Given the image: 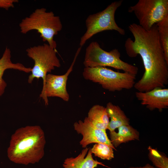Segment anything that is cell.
Masks as SVG:
<instances>
[{
    "label": "cell",
    "mask_w": 168,
    "mask_h": 168,
    "mask_svg": "<svg viewBox=\"0 0 168 168\" xmlns=\"http://www.w3.org/2000/svg\"><path fill=\"white\" fill-rule=\"evenodd\" d=\"M21 32L26 34L31 30H36L40 34L44 42L56 49L57 44L54 40V35L62 29L63 26L59 16L46 9H36L28 16L23 19L19 24Z\"/></svg>",
    "instance_id": "3957f363"
},
{
    "label": "cell",
    "mask_w": 168,
    "mask_h": 168,
    "mask_svg": "<svg viewBox=\"0 0 168 168\" xmlns=\"http://www.w3.org/2000/svg\"><path fill=\"white\" fill-rule=\"evenodd\" d=\"M135 95L142 105L151 110L157 109L161 111L168 107L167 88H156L147 92L137 91Z\"/></svg>",
    "instance_id": "8fae6325"
},
{
    "label": "cell",
    "mask_w": 168,
    "mask_h": 168,
    "mask_svg": "<svg viewBox=\"0 0 168 168\" xmlns=\"http://www.w3.org/2000/svg\"><path fill=\"white\" fill-rule=\"evenodd\" d=\"M128 29L134 38L126 40V53L130 57L139 54L145 71L134 87L138 91L145 92L156 88H164L168 83V63L165 59L156 24L146 30L139 24H130Z\"/></svg>",
    "instance_id": "6da1fadb"
},
{
    "label": "cell",
    "mask_w": 168,
    "mask_h": 168,
    "mask_svg": "<svg viewBox=\"0 0 168 168\" xmlns=\"http://www.w3.org/2000/svg\"><path fill=\"white\" fill-rule=\"evenodd\" d=\"M156 24L165 59L168 63V16Z\"/></svg>",
    "instance_id": "e0dca14e"
},
{
    "label": "cell",
    "mask_w": 168,
    "mask_h": 168,
    "mask_svg": "<svg viewBox=\"0 0 168 168\" xmlns=\"http://www.w3.org/2000/svg\"><path fill=\"white\" fill-rule=\"evenodd\" d=\"M11 51L7 47L0 59V97L4 93L7 84L2 78L5 71L7 69H14L26 73L31 72V68L25 67L20 63H13L11 60Z\"/></svg>",
    "instance_id": "4fadbf2b"
},
{
    "label": "cell",
    "mask_w": 168,
    "mask_h": 168,
    "mask_svg": "<svg viewBox=\"0 0 168 168\" xmlns=\"http://www.w3.org/2000/svg\"><path fill=\"white\" fill-rule=\"evenodd\" d=\"M89 122L95 128L106 130L109 123L110 117L105 107L99 105L92 106L86 117Z\"/></svg>",
    "instance_id": "9a60e30c"
},
{
    "label": "cell",
    "mask_w": 168,
    "mask_h": 168,
    "mask_svg": "<svg viewBox=\"0 0 168 168\" xmlns=\"http://www.w3.org/2000/svg\"><path fill=\"white\" fill-rule=\"evenodd\" d=\"M128 10L134 14L139 25L148 30L168 16V0H139Z\"/></svg>",
    "instance_id": "ba28073f"
},
{
    "label": "cell",
    "mask_w": 168,
    "mask_h": 168,
    "mask_svg": "<svg viewBox=\"0 0 168 168\" xmlns=\"http://www.w3.org/2000/svg\"><path fill=\"white\" fill-rule=\"evenodd\" d=\"M74 130L78 134L82 136L80 142L82 147L92 143H101L109 145L115 150L108 138L106 130L97 129L90 124L86 117L83 121L81 120L75 122L73 124Z\"/></svg>",
    "instance_id": "30bf717a"
},
{
    "label": "cell",
    "mask_w": 168,
    "mask_h": 168,
    "mask_svg": "<svg viewBox=\"0 0 168 168\" xmlns=\"http://www.w3.org/2000/svg\"><path fill=\"white\" fill-rule=\"evenodd\" d=\"M80 47L75 54L73 60L67 72L64 74L58 75L48 74L46 77L44 85L40 97L42 98L45 104H49L48 97H59L65 101L68 102L69 100V95L67 90V83L68 76L73 70L76 60L81 49Z\"/></svg>",
    "instance_id": "9c48e42d"
},
{
    "label": "cell",
    "mask_w": 168,
    "mask_h": 168,
    "mask_svg": "<svg viewBox=\"0 0 168 168\" xmlns=\"http://www.w3.org/2000/svg\"><path fill=\"white\" fill-rule=\"evenodd\" d=\"M105 107L110 119L107 128L110 132L114 131L121 126L129 124V119L119 106L109 102Z\"/></svg>",
    "instance_id": "2e32d148"
},
{
    "label": "cell",
    "mask_w": 168,
    "mask_h": 168,
    "mask_svg": "<svg viewBox=\"0 0 168 168\" xmlns=\"http://www.w3.org/2000/svg\"><path fill=\"white\" fill-rule=\"evenodd\" d=\"M98 165L107 167L94 160L91 148L86 147L76 157L66 159L63 165L64 168H95Z\"/></svg>",
    "instance_id": "7c38bea8"
},
{
    "label": "cell",
    "mask_w": 168,
    "mask_h": 168,
    "mask_svg": "<svg viewBox=\"0 0 168 168\" xmlns=\"http://www.w3.org/2000/svg\"><path fill=\"white\" fill-rule=\"evenodd\" d=\"M46 141L39 126H27L17 129L12 135L7 155L16 164L27 165L38 162L44 155Z\"/></svg>",
    "instance_id": "7a4b0ae2"
},
{
    "label": "cell",
    "mask_w": 168,
    "mask_h": 168,
    "mask_svg": "<svg viewBox=\"0 0 168 168\" xmlns=\"http://www.w3.org/2000/svg\"><path fill=\"white\" fill-rule=\"evenodd\" d=\"M123 2V0L114 2L102 11L87 17L85 21L86 30L81 38L80 47H82L94 35L104 31L114 30L121 35L125 34V30L118 26L115 19V12Z\"/></svg>",
    "instance_id": "8992f818"
},
{
    "label": "cell",
    "mask_w": 168,
    "mask_h": 168,
    "mask_svg": "<svg viewBox=\"0 0 168 168\" xmlns=\"http://www.w3.org/2000/svg\"><path fill=\"white\" fill-rule=\"evenodd\" d=\"M129 168H155L153 167V166H151L149 164H147L145 166H144L142 167H130Z\"/></svg>",
    "instance_id": "44dd1931"
},
{
    "label": "cell",
    "mask_w": 168,
    "mask_h": 168,
    "mask_svg": "<svg viewBox=\"0 0 168 168\" xmlns=\"http://www.w3.org/2000/svg\"><path fill=\"white\" fill-rule=\"evenodd\" d=\"M17 0H0V8L8 9L14 7V4L18 2Z\"/></svg>",
    "instance_id": "ffe728a7"
},
{
    "label": "cell",
    "mask_w": 168,
    "mask_h": 168,
    "mask_svg": "<svg viewBox=\"0 0 168 168\" xmlns=\"http://www.w3.org/2000/svg\"><path fill=\"white\" fill-rule=\"evenodd\" d=\"M118 128L117 133L115 131L110 132V140L114 148L122 143L133 140H139V132L130 124L123 125Z\"/></svg>",
    "instance_id": "5bb4252c"
},
{
    "label": "cell",
    "mask_w": 168,
    "mask_h": 168,
    "mask_svg": "<svg viewBox=\"0 0 168 168\" xmlns=\"http://www.w3.org/2000/svg\"><path fill=\"white\" fill-rule=\"evenodd\" d=\"M114 148L104 143H96L91 148L92 153L103 160H110L114 158Z\"/></svg>",
    "instance_id": "ac0fdd59"
},
{
    "label": "cell",
    "mask_w": 168,
    "mask_h": 168,
    "mask_svg": "<svg viewBox=\"0 0 168 168\" xmlns=\"http://www.w3.org/2000/svg\"><path fill=\"white\" fill-rule=\"evenodd\" d=\"M84 78L100 85L110 91L130 89L134 87L136 76L127 72H120L105 67H85Z\"/></svg>",
    "instance_id": "277c9868"
},
{
    "label": "cell",
    "mask_w": 168,
    "mask_h": 168,
    "mask_svg": "<svg viewBox=\"0 0 168 168\" xmlns=\"http://www.w3.org/2000/svg\"><path fill=\"white\" fill-rule=\"evenodd\" d=\"M26 52L28 56L34 62L31 74L28 77V83H31L35 78H41L44 86L47 73L51 72L55 68L61 66L60 60L56 55V49L48 44H44L29 48L26 49Z\"/></svg>",
    "instance_id": "52a82bcc"
},
{
    "label": "cell",
    "mask_w": 168,
    "mask_h": 168,
    "mask_svg": "<svg viewBox=\"0 0 168 168\" xmlns=\"http://www.w3.org/2000/svg\"><path fill=\"white\" fill-rule=\"evenodd\" d=\"M148 149L149 159L157 168H168V159L164 154L150 146Z\"/></svg>",
    "instance_id": "d6986e66"
},
{
    "label": "cell",
    "mask_w": 168,
    "mask_h": 168,
    "mask_svg": "<svg viewBox=\"0 0 168 168\" xmlns=\"http://www.w3.org/2000/svg\"><path fill=\"white\" fill-rule=\"evenodd\" d=\"M83 63L85 67L108 66L136 76L138 72L137 67L121 59L120 53L118 49L107 51L96 41L92 42L86 48Z\"/></svg>",
    "instance_id": "5b68a950"
}]
</instances>
